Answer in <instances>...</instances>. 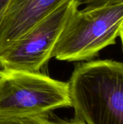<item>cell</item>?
<instances>
[{
  "label": "cell",
  "mask_w": 123,
  "mask_h": 124,
  "mask_svg": "<svg viewBox=\"0 0 123 124\" xmlns=\"http://www.w3.org/2000/svg\"><path fill=\"white\" fill-rule=\"evenodd\" d=\"M51 53L61 61L89 60L115 44L123 25V0H78Z\"/></svg>",
  "instance_id": "2"
},
{
  "label": "cell",
  "mask_w": 123,
  "mask_h": 124,
  "mask_svg": "<svg viewBox=\"0 0 123 124\" xmlns=\"http://www.w3.org/2000/svg\"><path fill=\"white\" fill-rule=\"evenodd\" d=\"M120 36L121 38V41H122V44H123V25L121 28V31H120Z\"/></svg>",
  "instance_id": "7"
},
{
  "label": "cell",
  "mask_w": 123,
  "mask_h": 124,
  "mask_svg": "<svg viewBox=\"0 0 123 124\" xmlns=\"http://www.w3.org/2000/svg\"><path fill=\"white\" fill-rule=\"evenodd\" d=\"M65 0H9L0 20V52Z\"/></svg>",
  "instance_id": "5"
},
{
  "label": "cell",
  "mask_w": 123,
  "mask_h": 124,
  "mask_svg": "<svg viewBox=\"0 0 123 124\" xmlns=\"http://www.w3.org/2000/svg\"><path fill=\"white\" fill-rule=\"evenodd\" d=\"M78 0H65L20 39L0 52L2 70L39 73L51 58L53 49Z\"/></svg>",
  "instance_id": "4"
},
{
  "label": "cell",
  "mask_w": 123,
  "mask_h": 124,
  "mask_svg": "<svg viewBox=\"0 0 123 124\" xmlns=\"http://www.w3.org/2000/svg\"><path fill=\"white\" fill-rule=\"evenodd\" d=\"M0 124H85L83 122L75 119L70 121L53 120L51 114L15 118L0 119Z\"/></svg>",
  "instance_id": "6"
},
{
  "label": "cell",
  "mask_w": 123,
  "mask_h": 124,
  "mask_svg": "<svg viewBox=\"0 0 123 124\" xmlns=\"http://www.w3.org/2000/svg\"><path fill=\"white\" fill-rule=\"evenodd\" d=\"M68 85L75 119L85 124H123V62L78 64Z\"/></svg>",
  "instance_id": "1"
},
{
  "label": "cell",
  "mask_w": 123,
  "mask_h": 124,
  "mask_svg": "<svg viewBox=\"0 0 123 124\" xmlns=\"http://www.w3.org/2000/svg\"><path fill=\"white\" fill-rule=\"evenodd\" d=\"M71 107L68 82L39 73L0 69V119L49 115Z\"/></svg>",
  "instance_id": "3"
}]
</instances>
